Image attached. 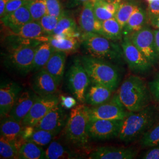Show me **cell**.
Listing matches in <instances>:
<instances>
[{"label": "cell", "instance_id": "cell-1", "mask_svg": "<svg viewBox=\"0 0 159 159\" xmlns=\"http://www.w3.org/2000/svg\"><path fill=\"white\" fill-rule=\"evenodd\" d=\"M159 121V109L154 105L137 112H130L123 121L119 139L125 143L140 139Z\"/></svg>", "mask_w": 159, "mask_h": 159}, {"label": "cell", "instance_id": "cell-2", "mask_svg": "<svg viewBox=\"0 0 159 159\" xmlns=\"http://www.w3.org/2000/svg\"><path fill=\"white\" fill-rule=\"evenodd\" d=\"M120 100L130 112H137L150 105L151 92L144 80L130 75L125 79L117 92Z\"/></svg>", "mask_w": 159, "mask_h": 159}, {"label": "cell", "instance_id": "cell-3", "mask_svg": "<svg viewBox=\"0 0 159 159\" xmlns=\"http://www.w3.org/2000/svg\"><path fill=\"white\" fill-rule=\"evenodd\" d=\"M12 44L6 57L8 64L21 74H27L33 70L34 54L37 47L43 41L26 39L12 34Z\"/></svg>", "mask_w": 159, "mask_h": 159}, {"label": "cell", "instance_id": "cell-4", "mask_svg": "<svg viewBox=\"0 0 159 159\" xmlns=\"http://www.w3.org/2000/svg\"><path fill=\"white\" fill-rule=\"evenodd\" d=\"M80 60L91 83L105 86L112 91L116 90L119 84L120 78L115 66L107 60L89 55L81 56Z\"/></svg>", "mask_w": 159, "mask_h": 159}, {"label": "cell", "instance_id": "cell-5", "mask_svg": "<svg viewBox=\"0 0 159 159\" xmlns=\"http://www.w3.org/2000/svg\"><path fill=\"white\" fill-rule=\"evenodd\" d=\"M80 39L85 51L92 57L114 61L124 58L121 46L100 34L83 33Z\"/></svg>", "mask_w": 159, "mask_h": 159}, {"label": "cell", "instance_id": "cell-6", "mask_svg": "<svg viewBox=\"0 0 159 159\" xmlns=\"http://www.w3.org/2000/svg\"><path fill=\"white\" fill-rule=\"evenodd\" d=\"M88 108L84 104H80L71 108L64 127V136L67 141L80 148L86 146L90 139L87 130L90 120Z\"/></svg>", "mask_w": 159, "mask_h": 159}, {"label": "cell", "instance_id": "cell-7", "mask_svg": "<svg viewBox=\"0 0 159 159\" xmlns=\"http://www.w3.org/2000/svg\"><path fill=\"white\" fill-rule=\"evenodd\" d=\"M88 111L90 120H124L130 113L120 102L117 94L100 105L89 107Z\"/></svg>", "mask_w": 159, "mask_h": 159}, {"label": "cell", "instance_id": "cell-8", "mask_svg": "<svg viewBox=\"0 0 159 159\" xmlns=\"http://www.w3.org/2000/svg\"><path fill=\"white\" fill-rule=\"evenodd\" d=\"M68 87L79 102H85V94L91 80L83 67L80 58L74 60L68 71Z\"/></svg>", "mask_w": 159, "mask_h": 159}, {"label": "cell", "instance_id": "cell-9", "mask_svg": "<svg viewBox=\"0 0 159 159\" xmlns=\"http://www.w3.org/2000/svg\"><path fill=\"white\" fill-rule=\"evenodd\" d=\"M121 46L129 68L136 73H145L153 67L152 64L131 41L129 36H124Z\"/></svg>", "mask_w": 159, "mask_h": 159}, {"label": "cell", "instance_id": "cell-10", "mask_svg": "<svg viewBox=\"0 0 159 159\" xmlns=\"http://www.w3.org/2000/svg\"><path fill=\"white\" fill-rule=\"evenodd\" d=\"M123 120H90L87 130L90 138L106 140L118 137Z\"/></svg>", "mask_w": 159, "mask_h": 159}, {"label": "cell", "instance_id": "cell-11", "mask_svg": "<svg viewBox=\"0 0 159 159\" xmlns=\"http://www.w3.org/2000/svg\"><path fill=\"white\" fill-rule=\"evenodd\" d=\"M128 36L153 66L158 61L154 31L144 27Z\"/></svg>", "mask_w": 159, "mask_h": 159}, {"label": "cell", "instance_id": "cell-12", "mask_svg": "<svg viewBox=\"0 0 159 159\" xmlns=\"http://www.w3.org/2000/svg\"><path fill=\"white\" fill-rule=\"evenodd\" d=\"M60 102V99L56 95L38 97L30 109L29 113L24 118V126H33L40 121L52 108Z\"/></svg>", "mask_w": 159, "mask_h": 159}, {"label": "cell", "instance_id": "cell-13", "mask_svg": "<svg viewBox=\"0 0 159 159\" xmlns=\"http://www.w3.org/2000/svg\"><path fill=\"white\" fill-rule=\"evenodd\" d=\"M66 123V114L63 110V106L58 104L52 108L34 127L35 129L51 131L57 135L63 129Z\"/></svg>", "mask_w": 159, "mask_h": 159}, {"label": "cell", "instance_id": "cell-14", "mask_svg": "<svg viewBox=\"0 0 159 159\" xmlns=\"http://www.w3.org/2000/svg\"><path fill=\"white\" fill-rule=\"evenodd\" d=\"M21 90L22 89L20 85L13 81L1 84L0 88V114L1 119L9 115Z\"/></svg>", "mask_w": 159, "mask_h": 159}, {"label": "cell", "instance_id": "cell-15", "mask_svg": "<svg viewBox=\"0 0 159 159\" xmlns=\"http://www.w3.org/2000/svg\"><path fill=\"white\" fill-rule=\"evenodd\" d=\"M138 153L134 148L102 146L91 152L89 156L90 159H132Z\"/></svg>", "mask_w": 159, "mask_h": 159}, {"label": "cell", "instance_id": "cell-16", "mask_svg": "<svg viewBox=\"0 0 159 159\" xmlns=\"http://www.w3.org/2000/svg\"><path fill=\"white\" fill-rule=\"evenodd\" d=\"M80 14L79 24L84 33H96L102 35V22L97 19L93 9L92 2H85Z\"/></svg>", "mask_w": 159, "mask_h": 159}, {"label": "cell", "instance_id": "cell-17", "mask_svg": "<svg viewBox=\"0 0 159 159\" xmlns=\"http://www.w3.org/2000/svg\"><path fill=\"white\" fill-rule=\"evenodd\" d=\"M58 85L57 81L44 68L35 74L32 82L33 90L40 96L56 95Z\"/></svg>", "mask_w": 159, "mask_h": 159}, {"label": "cell", "instance_id": "cell-18", "mask_svg": "<svg viewBox=\"0 0 159 159\" xmlns=\"http://www.w3.org/2000/svg\"><path fill=\"white\" fill-rule=\"evenodd\" d=\"M39 96L34 91L21 92L13 106L9 116L20 123L29 113L34 102Z\"/></svg>", "mask_w": 159, "mask_h": 159}, {"label": "cell", "instance_id": "cell-19", "mask_svg": "<svg viewBox=\"0 0 159 159\" xmlns=\"http://www.w3.org/2000/svg\"><path fill=\"white\" fill-rule=\"evenodd\" d=\"M27 4L1 18L2 23L7 28L11 31L33 21Z\"/></svg>", "mask_w": 159, "mask_h": 159}, {"label": "cell", "instance_id": "cell-20", "mask_svg": "<svg viewBox=\"0 0 159 159\" xmlns=\"http://www.w3.org/2000/svg\"><path fill=\"white\" fill-rule=\"evenodd\" d=\"M67 54L63 51H55L43 68L55 79L58 85L63 79Z\"/></svg>", "mask_w": 159, "mask_h": 159}, {"label": "cell", "instance_id": "cell-21", "mask_svg": "<svg viewBox=\"0 0 159 159\" xmlns=\"http://www.w3.org/2000/svg\"><path fill=\"white\" fill-rule=\"evenodd\" d=\"M113 92L105 86L91 83L85 94V102L91 106L100 105L112 97Z\"/></svg>", "mask_w": 159, "mask_h": 159}, {"label": "cell", "instance_id": "cell-22", "mask_svg": "<svg viewBox=\"0 0 159 159\" xmlns=\"http://www.w3.org/2000/svg\"><path fill=\"white\" fill-rule=\"evenodd\" d=\"M11 34L26 39L47 41L48 36L44 32L40 23L32 21L24 24L22 26L11 30Z\"/></svg>", "mask_w": 159, "mask_h": 159}, {"label": "cell", "instance_id": "cell-23", "mask_svg": "<svg viewBox=\"0 0 159 159\" xmlns=\"http://www.w3.org/2000/svg\"><path fill=\"white\" fill-rule=\"evenodd\" d=\"M48 42L56 51H63L67 54L76 51L81 44L80 37L61 35H48Z\"/></svg>", "mask_w": 159, "mask_h": 159}, {"label": "cell", "instance_id": "cell-24", "mask_svg": "<svg viewBox=\"0 0 159 159\" xmlns=\"http://www.w3.org/2000/svg\"><path fill=\"white\" fill-rule=\"evenodd\" d=\"M120 1L121 0H96L94 2L93 9L97 19L102 22L115 17Z\"/></svg>", "mask_w": 159, "mask_h": 159}, {"label": "cell", "instance_id": "cell-25", "mask_svg": "<svg viewBox=\"0 0 159 159\" xmlns=\"http://www.w3.org/2000/svg\"><path fill=\"white\" fill-rule=\"evenodd\" d=\"M1 123V136L10 140H17L22 137L24 126L9 115L2 118Z\"/></svg>", "mask_w": 159, "mask_h": 159}, {"label": "cell", "instance_id": "cell-26", "mask_svg": "<svg viewBox=\"0 0 159 159\" xmlns=\"http://www.w3.org/2000/svg\"><path fill=\"white\" fill-rule=\"evenodd\" d=\"M55 51L56 50L48 42L44 41L40 43L35 51L33 70L38 71L44 68Z\"/></svg>", "mask_w": 159, "mask_h": 159}, {"label": "cell", "instance_id": "cell-27", "mask_svg": "<svg viewBox=\"0 0 159 159\" xmlns=\"http://www.w3.org/2000/svg\"><path fill=\"white\" fill-rule=\"evenodd\" d=\"M146 21V15L145 12L142 8L137 7L123 30V36L130 35L132 33L144 28Z\"/></svg>", "mask_w": 159, "mask_h": 159}, {"label": "cell", "instance_id": "cell-28", "mask_svg": "<svg viewBox=\"0 0 159 159\" xmlns=\"http://www.w3.org/2000/svg\"><path fill=\"white\" fill-rule=\"evenodd\" d=\"M18 159H45V151L42 146L32 142L24 140L18 149Z\"/></svg>", "mask_w": 159, "mask_h": 159}, {"label": "cell", "instance_id": "cell-29", "mask_svg": "<svg viewBox=\"0 0 159 159\" xmlns=\"http://www.w3.org/2000/svg\"><path fill=\"white\" fill-rule=\"evenodd\" d=\"M51 35L79 37V33L78 27L74 19L64 15L60 18L57 27Z\"/></svg>", "mask_w": 159, "mask_h": 159}, {"label": "cell", "instance_id": "cell-30", "mask_svg": "<svg viewBox=\"0 0 159 159\" xmlns=\"http://www.w3.org/2000/svg\"><path fill=\"white\" fill-rule=\"evenodd\" d=\"M24 140L23 137L17 140H10L4 137H0V156L1 159H18L20 146Z\"/></svg>", "mask_w": 159, "mask_h": 159}, {"label": "cell", "instance_id": "cell-31", "mask_svg": "<svg viewBox=\"0 0 159 159\" xmlns=\"http://www.w3.org/2000/svg\"><path fill=\"white\" fill-rule=\"evenodd\" d=\"M102 35L114 41L121 40L123 29L115 17L102 21Z\"/></svg>", "mask_w": 159, "mask_h": 159}, {"label": "cell", "instance_id": "cell-32", "mask_svg": "<svg viewBox=\"0 0 159 159\" xmlns=\"http://www.w3.org/2000/svg\"><path fill=\"white\" fill-rule=\"evenodd\" d=\"M75 156L57 141H52L45 150V159H74Z\"/></svg>", "mask_w": 159, "mask_h": 159}, {"label": "cell", "instance_id": "cell-33", "mask_svg": "<svg viewBox=\"0 0 159 159\" xmlns=\"http://www.w3.org/2000/svg\"><path fill=\"white\" fill-rule=\"evenodd\" d=\"M138 6L131 2L120 1L115 18L123 30L127 22L130 18L131 14L136 10Z\"/></svg>", "mask_w": 159, "mask_h": 159}, {"label": "cell", "instance_id": "cell-34", "mask_svg": "<svg viewBox=\"0 0 159 159\" xmlns=\"http://www.w3.org/2000/svg\"><path fill=\"white\" fill-rule=\"evenodd\" d=\"M56 136V134L51 131L34 129L31 135L26 140L32 142L43 147L49 144Z\"/></svg>", "mask_w": 159, "mask_h": 159}, {"label": "cell", "instance_id": "cell-35", "mask_svg": "<svg viewBox=\"0 0 159 159\" xmlns=\"http://www.w3.org/2000/svg\"><path fill=\"white\" fill-rule=\"evenodd\" d=\"M143 148H152L159 144V121L154 125L140 138Z\"/></svg>", "mask_w": 159, "mask_h": 159}, {"label": "cell", "instance_id": "cell-36", "mask_svg": "<svg viewBox=\"0 0 159 159\" xmlns=\"http://www.w3.org/2000/svg\"><path fill=\"white\" fill-rule=\"evenodd\" d=\"M27 5L33 21H39L47 14L46 0H30Z\"/></svg>", "mask_w": 159, "mask_h": 159}, {"label": "cell", "instance_id": "cell-37", "mask_svg": "<svg viewBox=\"0 0 159 159\" xmlns=\"http://www.w3.org/2000/svg\"><path fill=\"white\" fill-rule=\"evenodd\" d=\"M60 18L48 14L42 17L39 22L47 35H51L56 28Z\"/></svg>", "mask_w": 159, "mask_h": 159}, {"label": "cell", "instance_id": "cell-38", "mask_svg": "<svg viewBox=\"0 0 159 159\" xmlns=\"http://www.w3.org/2000/svg\"><path fill=\"white\" fill-rule=\"evenodd\" d=\"M47 14L60 18L64 15L60 0H46Z\"/></svg>", "mask_w": 159, "mask_h": 159}, {"label": "cell", "instance_id": "cell-39", "mask_svg": "<svg viewBox=\"0 0 159 159\" xmlns=\"http://www.w3.org/2000/svg\"><path fill=\"white\" fill-rule=\"evenodd\" d=\"M29 1L30 0H9L6 6V11L4 16L17 10V9L27 4Z\"/></svg>", "mask_w": 159, "mask_h": 159}, {"label": "cell", "instance_id": "cell-40", "mask_svg": "<svg viewBox=\"0 0 159 159\" xmlns=\"http://www.w3.org/2000/svg\"><path fill=\"white\" fill-rule=\"evenodd\" d=\"M151 94L159 103V76L148 83Z\"/></svg>", "mask_w": 159, "mask_h": 159}, {"label": "cell", "instance_id": "cell-41", "mask_svg": "<svg viewBox=\"0 0 159 159\" xmlns=\"http://www.w3.org/2000/svg\"><path fill=\"white\" fill-rule=\"evenodd\" d=\"M60 102L61 105H62L63 107L67 109L73 108L77 104V102L75 98L71 96H61Z\"/></svg>", "mask_w": 159, "mask_h": 159}, {"label": "cell", "instance_id": "cell-42", "mask_svg": "<svg viewBox=\"0 0 159 159\" xmlns=\"http://www.w3.org/2000/svg\"><path fill=\"white\" fill-rule=\"evenodd\" d=\"M144 154L142 159H159V144L153 146Z\"/></svg>", "mask_w": 159, "mask_h": 159}, {"label": "cell", "instance_id": "cell-43", "mask_svg": "<svg viewBox=\"0 0 159 159\" xmlns=\"http://www.w3.org/2000/svg\"><path fill=\"white\" fill-rule=\"evenodd\" d=\"M148 10L150 16L159 14V0H153L148 2Z\"/></svg>", "mask_w": 159, "mask_h": 159}, {"label": "cell", "instance_id": "cell-44", "mask_svg": "<svg viewBox=\"0 0 159 159\" xmlns=\"http://www.w3.org/2000/svg\"><path fill=\"white\" fill-rule=\"evenodd\" d=\"M9 0H0V17L1 18L4 16L6 6Z\"/></svg>", "mask_w": 159, "mask_h": 159}, {"label": "cell", "instance_id": "cell-45", "mask_svg": "<svg viewBox=\"0 0 159 159\" xmlns=\"http://www.w3.org/2000/svg\"><path fill=\"white\" fill-rule=\"evenodd\" d=\"M154 37H155L156 51H157V57H158V61H159V30L157 29L156 30H154Z\"/></svg>", "mask_w": 159, "mask_h": 159}, {"label": "cell", "instance_id": "cell-46", "mask_svg": "<svg viewBox=\"0 0 159 159\" xmlns=\"http://www.w3.org/2000/svg\"><path fill=\"white\" fill-rule=\"evenodd\" d=\"M151 22L156 29L159 30V14L151 16Z\"/></svg>", "mask_w": 159, "mask_h": 159}, {"label": "cell", "instance_id": "cell-47", "mask_svg": "<svg viewBox=\"0 0 159 159\" xmlns=\"http://www.w3.org/2000/svg\"><path fill=\"white\" fill-rule=\"evenodd\" d=\"M78 1H80V2H83V3H84V2H88V1L92 2L93 3V2H95L96 0H78Z\"/></svg>", "mask_w": 159, "mask_h": 159}, {"label": "cell", "instance_id": "cell-48", "mask_svg": "<svg viewBox=\"0 0 159 159\" xmlns=\"http://www.w3.org/2000/svg\"><path fill=\"white\" fill-rule=\"evenodd\" d=\"M148 2H150V1H153V0H146Z\"/></svg>", "mask_w": 159, "mask_h": 159}]
</instances>
